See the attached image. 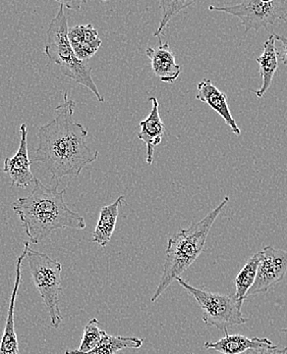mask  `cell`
<instances>
[{"mask_svg": "<svg viewBox=\"0 0 287 354\" xmlns=\"http://www.w3.org/2000/svg\"><path fill=\"white\" fill-rule=\"evenodd\" d=\"M282 332H284V333H287V329H282Z\"/></svg>", "mask_w": 287, "mask_h": 354, "instance_id": "d4e9b609", "label": "cell"}, {"mask_svg": "<svg viewBox=\"0 0 287 354\" xmlns=\"http://www.w3.org/2000/svg\"><path fill=\"white\" fill-rule=\"evenodd\" d=\"M274 38L277 41L281 43V55H280V61L281 63L284 64V66H287V38L284 37V36L278 35V34L273 33Z\"/></svg>", "mask_w": 287, "mask_h": 354, "instance_id": "603a6c76", "label": "cell"}, {"mask_svg": "<svg viewBox=\"0 0 287 354\" xmlns=\"http://www.w3.org/2000/svg\"><path fill=\"white\" fill-rule=\"evenodd\" d=\"M152 109L147 119L140 122L141 131L137 133V136L142 140L147 147V164L152 165L154 162V149L161 143L162 138L166 133V128L159 113V102L156 97H150Z\"/></svg>", "mask_w": 287, "mask_h": 354, "instance_id": "7c38bea8", "label": "cell"}, {"mask_svg": "<svg viewBox=\"0 0 287 354\" xmlns=\"http://www.w3.org/2000/svg\"><path fill=\"white\" fill-rule=\"evenodd\" d=\"M28 263L36 288L48 310L51 326L59 329L62 323L59 294L61 291L62 265L46 253L28 248Z\"/></svg>", "mask_w": 287, "mask_h": 354, "instance_id": "5b68a950", "label": "cell"}, {"mask_svg": "<svg viewBox=\"0 0 287 354\" xmlns=\"http://www.w3.org/2000/svg\"><path fill=\"white\" fill-rule=\"evenodd\" d=\"M34 184L33 190L27 196L12 203V209L20 218L30 242L41 243L59 229L86 228L83 216L66 205V190L59 191V185L46 187L37 178Z\"/></svg>", "mask_w": 287, "mask_h": 354, "instance_id": "7a4b0ae2", "label": "cell"}, {"mask_svg": "<svg viewBox=\"0 0 287 354\" xmlns=\"http://www.w3.org/2000/svg\"><path fill=\"white\" fill-rule=\"evenodd\" d=\"M64 8L63 4L59 3L57 16L49 24L44 53L52 63L61 66L64 76L87 87L97 98L98 102L102 104L105 100L92 78L91 64L89 61L79 59L68 41V17Z\"/></svg>", "mask_w": 287, "mask_h": 354, "instance_id": "277c9868", "label": "cell"}, {"mask_svg": "<svg viewBox=\"0 0 287 354\" xmlns=\"http://www.w3.org/2000/svg\"><path fill=\"white\" fill-rule=\"evenodd\" d=\"M273 346L276 345L267 338H258V337L248 338L244 335H229L228 333L220 340L204 343L205 349L208 351L213 349L224 354H241L250 349Z\"/></svg>", "mask_w": 287, "mask_h": 354, "instance_id": "9a60e30c", "label": "cell"}, {"mask_svg": "<svg viewBox=\"0 0 287 354\" xmlns=\"http://www.w3.org/2000/svg\"><path fill=\"white\" fill-rule=\"evenodd\" d=\"M21 142L18 151L12 158L4 160L3 173L8 174L12 180V187L18 186L27 188L35 182V176L31 171L32 162L28 152V128L26 124H21Z\"/></svg>", "mask_w": 287, "mask_h": 354, "instance_id": "9c48e42d", "label": "cell"}, {"mask_svg": "<svg viewBox=\"0 0 287 354\" xmlns=\"http://www.w3.org/2000/svg\"><path fill=\"white\" fill-rule=\"evenodd\" d=\"M241 354H287V347L279 349L277 346L263 347V348L250 349Z\"/></svg>", "mask_w": 287, "mask_h": 354, "instance_id": "7402d4cb", "label": "cell"}, {"mask_svg": "<svg viewBox=\"0 0 287 354\" xmlns=\"http://www.w3.org/2000/svg\"><path fill=\"white\" fill-rule=\"evenodd\" d=\"M59 3L63 4L64 8H70V10H79L83 2L80 1H59Z\"/></svg>", "mask_w": 287, "mask_h": 354, "instance_id": "cb8c5ba5", "label": "cell"}, {"mask_svg": "<svg viewBox=\"0 0 287 354\" xmlns=\"http://www.w3.org/2000/svg\"><path fill=\"white\" fill-rule=\"evenodd\" d=\"M75 105L64 92L63 102L55 109V119L38 130V146L32 162L42 164L52 180L79 176L98 158L97 150L88 145V131L75 121Z\"/></svg>", "mask_w": 287, "mask_h": 354, "instance_id": "6da1fadb", "label": "cell"}, {"mask_svg": "<svg viewBox=\"0 0 287 354\" xmlns=\"http://www.w3.org/2000/svg\"><path fill=\"white\" fill-rule=\"evenodd\" d=\"M29 248V242H25L23 253L17 259L16 280H14V289H12V297H10V308H8V315H6V326H4V331L3 334H2L1 342H0V354L19 353L16 322H14V310H16L17 297H18L19 288H20L21 282V265H23V259L27 257V251Z\"/></svg>", "mask_w": 287, "mask_h": 354, "instance_id": "30bf717a", "label": "cell"}, {"mask_svg": "<svg viewBox=\"0 0 287 354\" xmlns=\"http://www.w3.org/2000/svg\"><path fill=\"white\" fill-rule=\"evenodd\" d=\"M146 55L151 61L152 70L162 82L175 83L181 76L183 66L177 64L169 43L159 42L157 47H147Z\"/></svg>", "mask_w": 287, "mask_h": 354, "instance_id": "8fae6325", "label": "cell"}, {"mask_svg": "<svg viewBox=\"0 0 287 354\" xmlns=\"http://www.w3.org/2000/svg\"><path fill=\"white\" fill-rule=\"evenodd\" d=\"M260 261L261 252L259 251L248 259L245 267L241 269V271L239 272L237 278H235V283L237 290H235V296L241 306L248 298V291L255 284Z\"/></svg>", "mask_w": 287, "mask_h": 354, "instance_id": "d6986e66", "label": "cell"}, {"mask_svg": "<svg viewBox=\"0 0 287 354\" xmlns=\"http://www.w3.org/2000/svg\"></svg>", "mask_w": 287, "mask_h": 354, "instance_id": "484cf974", "label": "cell"}, {"mask_svg": "<svg viewBox=\"0 0 287 354\" xmlns=\"http://www.w3.org/2000/svg\"><path fill=\"white\" fill-rule=\"evenodd\" d=\"M209 10L237 17L245 27L246 33L252 29L256 32L261 28L268 29V26L274 25L278 20L287 21V0H246L224 8L210 6Z\"/></svg>", "mask_w": 287, "mask_h": 354, "instance_id": "52a82bcc", "label": "cell"}, {"mask_svg": "<svg viewBox=\"0 0 287 354\" xmlns=\"http://www.w3.org/2000/svg\"><path fill=\"white\" fill-rule=\"evenodd\" d=\"M124 201H126V197L121 195L115 203L104 205L100 212L97 226L94 230L92 237H93V242L99 244L101 248H105L109 243L113 233H115L119 214V207L123 205Z\"/></svg>", "mask_w": 287, "mask_h": 354, "instance_id": "e0dca14e", "label": "cell"}, {"mask_svg": "<svg viewBox=\"0 0 287 354\" xmlns=\"http://www.w3.org/2000/svg\"><path fill=\"white\" fill-rule=\"evenodd\" d=\"M177 281L198 302L199 306L204 312L203 322L208 327H215L227 334L229 328L244 325L248 321L244 317L241 313L243 306L239 304L235 295L202 290L192 286L181 278Z\"/></svg>", "mask_w": 287, "mask_h": 354, "instance_id": "8992f818", "label": "cell"}, {"mask_svg": "<svg viewBox=\"0 0 287 354\" xmlns=\"http://www.w3.org/2000/svg\"><path fill=\"white\" fill-rule=\"evenodd\" d=\"M196 100L207 104L215 111L224 120L226 125L230 127L231 131L235 135L241 134V129L231 115L229 105L227 104L226 94L218 89L210 79H204L202 82L198 84Z\"/></svg>", "mask_w": 287, "mask_h": 354, "instance_id": "4fadbf2b", "label": "cell"}, {"mask_svg": "<svg viewBox=\"0 0 287 354\" xmlns=\"http://www.w3.org/2000/svg\"><path fill=\"white\" fill-rule=\"evenodd\" d=\"M144 341L138 337L112 336L106 333L99 345L89 353H81L75 351H66V354H117L126 349H139Z\"/></svg>", "mask_w": 287, "mask_h": 354, "instance_id": "ac0fdd59", "label": "cell"}, {"mask_svg": "<svg viewBox=\"0 0 287 354\" xmlns=\"http://www.w3.org/2000/svg\"><path fill=\"white\" fill-rule=\"evenodd\" d=\"M68 37L75 55L81 61H89L102 44L97 30L92 24L68 28Z\"/></svg>", "mask_w": 287, "mask_h": 354, "instance_id": "5bb4252c", "label": "cell"}, {"mask_svg": "<svg viewBox=\"0 0 287 354\" xmlns=\"http://www.w3.org/2000/svg\"><path fill=\"white\" fill-rule=\"evenodd\" d=\"M256 281L248 293V297L267 293L270 289L284 280L287 274V251L272 245L263 248Z\"/></svg>", "mask_w": 287, "mask_h": 354, "instance_id": "ba28073f", "label": "cell"}, {"mask_svg": "<svg viewBox=\"0 0 287 354\" xmlns=\"http://www.w3.org/2000/svg\"><path fill=\"white\" fill-rule=\"evenodd\" d=\"M228 201L229 197H224L220 205L210 212L200 222L195 223L188 229L181 230L169 238L165 251L164 272L159 284L152 295L151 302H156L165 290L175 281L181 278V274L188 271L190 266L202 254L212 226Z\"/></svg>", "mask_w": 287, "mask_h": 354, "instance_id": "3957f363", "label": "cell"}, {"mask_svg": "<svg viewBox=\"0 0 287 354\" xmlns=\"http://www.w3.org/2000/svg\"><path fill=\"white\" fill-rule=\"evenodd\" d=\"M106 332L100 329L97 319H92L83 328V335L80 347L76 349L78 353H86L95 349L101 343Z\"/></svg>", "mask_w": 287, "mask_h": 354, "instance_id": "ffe728a7", "label": "cell"}, {"mask_svg": "<svg viewBox=\"0 0 287 354\" xmlns=\"http://www.w3.org/2000/svg\"><path fill=\"white\" fill-rule=\"evenodd\" d=\"M256 61L260 66V75L263 82L260 89L254 90V92L257 97L262 98L271 87L274 76L278 70V64H279V53L276 49V40L273 33L270 34L267 41L264 43V51L262 55L257 57Z\"/></svg>", "mask_w": 287, "mask_h": 354, "instance_id": "2e32d148", "label": "cell"}, {"mask_svg": "<svg viewBox=\"0 0 287 354\" xmlns=\"http://www.w3.org/2000/svg\"><path fill=\"white\" fill-rule=\"evenodd\" d=\"M196 3V1H168V0H161L160 6L162 8V19L160 21L158 29L156 30L154 36L159 37L160 34L164 32L165 28L168 26L169 21L172 20L179 12Z\"/></svg>", "mask_w": 287, "mask_h": 354, "instance_id": "44dd1931", "label": "cell"}]
</instances>
